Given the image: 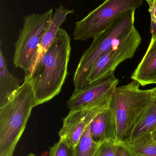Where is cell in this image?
Returning <instances> with one entry per match:
<instances>
[{
	"mask_svg": "<svg viewBox=\"0 0 156 156\" xmlns=\"http://www.w3.org/2000/svg\"><path fill=\"white\" fill-rule=\"evenodd\" d=\"M120 145L125 147L130 156H156V144L148 133L139 136L130 144Z\"/></svg>",
	"mask_w": 156,
	"mask_h": 156,
	"instance_id": "obj_15",
	"label": "cell"
},
{
	"mask_svg": "<svg viewBox=\"0 0 156 156\" xmlns=\"http://www.w3.org/2000/svg\"><path fill=\"white\" fill-rule=\"evenodd\" d=\"M110 102L70 110L63 119V126L59 133L60 140L73 148L93 118L106 108Z\"/></svg>",
	"mask_w": 156,
	"mask_h": 156,
	"instance_id": "obj_9",
	"label": "cell"
},
{
	"mask_svg": "<svg viewBox=\"0 0 156 156\" xmlns=\"http://www.w3.org/2000/svg\"><path fill=\"white\" fill-rule=\"evenodd\" d=\"M135 11L132 9L125 12L106 30L93 37L92 43L83 53L75 71L73 77L74 91L85 87L87 76L96 60L135 27Z\"/></svg>",
	"mask_w": 156,
	"mask_h": 156,
	"instance_id": "obj_4",
	"label": "cell"
},
{
	"mask_svg": "<svg viewBox=\"0 0 156 156\" xmlns=\"http://www.w3.org/2000/svg\"><path fill=\"white\" fill-rule=\"evenodd\" d=\"M90 128L92 138L96 144H101L109 140L113 141L115 132L114 116L110 104L93 118L90 124Z\"/></svg>",
	"mask_w": 156,
	"mask_h": 156,
	"instance_id": "obj_10",
	"label": "cell"
},
{
	"mask_svg": "<svg viewBox=\"0 0 156 156\" xmlns=\"http://www.w3.org/2000/svg\"><path fill=\"white\" fill-rule=\"evenodd\" d=\"M100 145L96 144L93 140L89 125L78 144L73 147V156H94Z\"/></svg>",
	"mask_w": 156,
	"mask_h": 156,
	"instance_id": "obj_16",
	"label": "cell"
},
{
	"mask_svg": "<svg viewBox=\"0 0 156 156\" xmlns=\"http://www.w3.org/2000/svg\"><path fill=\"white\" fill-rule=\"evenodd\" d=\"M142 38L135 27L128 34L116 41L107 52L103 54L92 66L85 82V86L102 79L114 76L119 65L132 58Z\"/></svg>",
	"mask_w": 156,
	"mask_h": 156,
	"instance_id": "obj_7",
	"label": "cell"
},
{
	"mask_svg": "<svg viewBox=\"0 0 156 156\" xmlns=\"http://www.w3.org/2000/svg\"><path fill=\"white\" fill-rule=\"evenodd\" d=\"M151 15V33L152 38L156 37V0H152L149 5Z\"/></svg>",
	"mask_w": 156,
	"mask_h": 156,
	"instance_id": "obj_19",
	"label": "cell"
},
{
	"mask_svg": "<svg viewBox=\"0 0 156 156\" xmlns=\"http://www.w3.org/2000/svg\"><path fill=\"white\" fill-rule=\"evenodd\" d=\"M36 106L31 79L25 76L15 95L0 107V156H13Z\"/></svg>",
	"mask_w": 156,
	"mask_h": 156,
	"instance_id": "obj_2",
	"label": "cell"
},
{
	"mask_svg": "<svg viewBox=\"0 0 156 156\" xmlns=\"http://www.w3.org/2000/svg\"><path fill=\"white\" fill-rule=\"evenodd\" d=\"M73 13L74 11L73 10H69L62 6L56 8L52 21L49 25L38 46L31 75L38 61L55 41L60 26L64 23L67 15Z\"/></svg>",
	"mask_w": 156,
	"mask_h": 156,
	"instance_id": "obj_13",
	"label": "cell"
},
{
	"mask_svg": "<svg viewBox=\"0 0 156 156\" xmlns=\"http://www.w3.org/2000/svg\"><path fill=\"white\" fill-rule=\"evenodd\" d=\"M145 1H146L147 3H148V5H149L150 3H151V1H152V0H145Z\"/></svg>",
	"mask_w": 156,
	"mask_h": 156,
	"instance_id": "obj_23",
	"label": "cell"
},
{
	"mask_svg": "<svg viewBox=\"0 0 156 156\" xmlns=\"http://www.w3.org/2000/svg\"><path fill=\"white\" fill-rule=\"evenodd\" d=\"M143 5V0H105L87 16L76 22L73 37L75 40L93 38L106 30L125 12L136 10Z\"/></svg>",
	"mask_w": 156,
	"mask_h": 156,
	"instance_id": "obj_6",
	"label": "cell"
},
{
	"mask_svg": "<svg viewBox=\"0 0 156 156\" xmlns=\"http://www.w3.org/2000/svg\"><path fill=\"white\" fill-rule=\"evenodd\" d=\"M131 79L142 86L156 83V37L151 38L147 51Z\"/></svg>",
	"mask_w": 156,
	"mask_h": 156,
	"instance_id": "obj_11",
	"label": "cell"
},
{
	"mask_svg": "<svg viewBox=\"0 0 156 156\" xmlns=\"http://www.w3.org/2000/svg\"><path fill=\"white\" fill-rule=\"evenodd\" d=\"M156 125V91L137 117L129 135L122 143H132L139 136L149 133Z\"/></svg>",
	"mask_w": 156,
	"mask_h": 156,
	"instance_id": "obj_12",
	"label": "cell"
},
{
	"mask_svg": "<svg viewBox=\"0 0 156 156\" xmlns=\"http://www.w3.org/2000/svg\"><path fill=\"white\" fill-rule=\"evenodd\" d=\"M116 156H130L126 149L122 145H118Z\"/></svg>",
	"mask_w": 156,
	"mask_h": 156,
	"instance_id": "obj_20",
	"label": "cell"
},
{
	"mask_svg": "<svg viewBox=\"0 0 156 156\" xmlns=\"http://www.w3.org/2000/svg\"><path fill=\"white\" fill-rule=\"evenodd\" d=\"M53 9L43 14H33L24 17V25L15 44L14 65L23 69L25 76H31L38 46L52 21Z\"/></svg>",
	"mask_w": 156,
	"mask_h": 156,
	"instance_id": "obj_5",
	"label": "cell"
},
{
	"mask_svg": "<svg viewBox=\"0 0 156 156\" xmlns=\"http://www.w3.org/2000/svg\"><path fill=\"white\" fill-rule=\"evenodd\" d=\"M136 81L117 87L112 95L110 105L113 111L115 132L113 142L123 143L136 121L156 91V87L143 90Z\"/></svg>",
	"mask_w": 156,
	"mask_h": 156,
	"instance_id": "obj_3",
	"label": "cell"
},
{
	"mask_svg": "<svg viewBox=\"0 0 156 156\" xmlns=\"http://www.w3.org/2000/svg\"><path fill=\"white\" fill-rule=\"evenodd\" d=\"M118 144L109 140L102 144L94 156H116Z\"/></svg>",
	"mask_w": 156,
	"mask_h": 156,
	"instance_id": "obj_18",
	"label": "cell"
},
{
	"mask_svg": "<svg viewBox=\"0 0 156 156\" xmlns=\"http://www.w3.org/2000/svg\"><path fill=\"white\" fill-rule=\"evenodd\" d=\"M119 81L113 76L97 81L74 92L67 102L70 110L107 103Z\"/></svg>",
	"mask_w": 156,
	"mask_h": 156,
	"instance_id": "obj_8",
	"label": "cell"
},
{
	"mask_svg": "<svg viewBox=\"0 0 156 156\" xmlns=\"http://www.w3.org/2000/svg\"><path fill=\"white\" fill-rule=\"evenodd\" d=\"M73 148L60 140L49 149V156H73Z\"/></svg>",
	"mask_w": 156,
	"mask_h": 156,
	"instance_id": "obj_17",
	"label": "cell"
},
{
	"mask_svg": "<svg viewBox=\"0 0 156 156\" xmlns=\"http://www.w3.org/2000/svg\"><path fill=\"white\" fill-rule=\"evenodd\" d=\"M71 52V38L60 28L55 41L36 65L30 78L37 106L60 93L68 74Z\"/></svg>",
	"mask_w": 156,
	"mask_h": 156,
	"instance_id": "obj_1",
	"label": "cell"
},
{
	"mask_svg": "<svg viewBox=\"0 0 156 156\" xmlns=\"http://www.w3.org/2000/svg\"><path fill=\"white\" fill-rule=\"evenodd\" d=\"M21 85L19 81L9 72L6 60L0 51V107L14 97Z\"/></svg>",
	"mask_w": 156,
	"mask_h": 156,
	"instance_id": "obj_14",
	"label": "cell"
},
{
	"mask_svg": "<svg viewBox=\"0 0 156 156\" xmlns=\"http://www.w3.org/2000/svg\"><path fill=\"white\" fill-rule=\"evenodd\" d=\"M147 133L149 134L151 139L156 144V125L152 128L150 132Z\"/></svg>",
	"mask_w": 156,
	"mask_h": 156,
	"instance_id": "obj_21",
	"label": "cell"
},
{
	"mask_svg": "<svg viewBox=\"0 0 156 156\" xmlns=\"http://www.w3.org/2000/svg\"><path fill=\"white\" fill-rule=\"evenodd\" d=\"M27 156H37L35 155L34 154H32V153H30V154H28V155Z\"/></svg>",
	"mask_w": 156,
	"mask_h": 156,
	"instance_id": "obj_22",
	"label": "cell"
}]
</instances>
